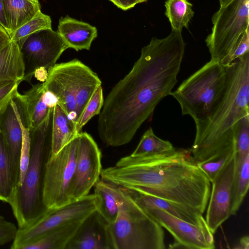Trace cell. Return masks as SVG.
Segmentation results:
<instances>
[{"label": "cell", "instance_id": "4dcf8cb0", "mask_svg": "<svg viewBox=\"0 0 249 249\" xmlns=\"http://www.w3.org/2000/svg\"><path fill=\"white\" fill-rule=\"evenodd\" d=\"M15 107L16 115L21 126L22 136L19 162V175L17 187L21 185L28 169L30 159L31 139L30 129L24 125L16 102Z\"/></svg>", "mask_w": 249, "mask_h": 249}, {"label": "cell", "instance_id": "484cf974", "mask_svg": "<svg viewBox=\"0 0 249 249\" xmlns=\"http://www.w3.org/2000/svg\"><path fill=\"white\" fill-rule=\"evenodd\" d=\"M15 188L9 155L0 128V201L9 204Z\"/></svg>", "mask_w": 249, "mask_h": 249}, {"label": "cell", "instance_id": "8992f818", "mask_svg": "<svg viewBox=\"0 0 249 249\" xmlns=\"http://www.w3.org/2000/svg\"><path fill=\"white\" fill-rule=\"evenodd\" d=\"M120 187L118 214L108 224L114 249H164L162 227Z\"/></svg>", "mask_w": 249, "mask_h": 249}, {"label": "cell", "instance_id": "f35d334b", "mask_svg": "<svg viewBox=\"0 0 249 249\" xmlns=\"http://www.w3.org/2000/svg\"><path fill=\"white\" fill-rule=\"evenodd\" d=\"M0 25L7 31V23L4 8V5L2 0H0Z\"/></svg>", "mask_w": 249, "mask_h": 249}, {"label": "cell", "instance_id": "e0dca14e", "mask_svg": "<svg viewBox=\"0 0 249 249\" xmlns=\"http://www.w3.org/2000/svg\"><path fill=\"white\" fill-rule=\"evenodd\" d=\"M12 100L0 113V128L2 132L11 163L16 187L19 175V162L22 136L21 126Z\"/></svg>", "mask_w": 249, "mask_h": 249}, {"label": "cell", "instance_id": "30bf717a", "mask_svg": "<svg viewBox=\"0 0 249 249\" xmlns=\"http://www.w3.org/2000/svg\"><path fill=\"white\" fill-rule=\"evenodd\" d=\"M95 211L93 194H89L61 207L50 209L45 215L31 226L18 229L10 248L21 249L23 246L36 241L66 224L84 220Z\"/></svg>", "mask_w": 249, "mask_h": 249}, {"label": "cell", "instance_id": "277c9868", "mask_svg": "<svg viewBox=\"0 0 249 249\" xmlns=\"http://www.w3.org/2000/svg\"><path fill=\"white\" fill-rule=\"evenodd\" d=\"M53 109L37 128L30 129V159L21 185L17 187L9 203L18 229L37 221L50 209L43 201V189L47 161L51 154Z\"/></svg>", "mask_w": 249, "mask_h": 249}, {"label": "cell", "instance_id": "8d00e7d4", "mask_svg": "<svg viewBox=\"0 0 249 249\" xmlns=\"http://www.w3.org/2000/svg\"><path fill=\"white\" fill-rule=\"evenodd\" d=\"M48 71L44 68L37 69L34 73V75L39 81L43 83L47 78Z\"/></svg>", "mask_w": 249, "mask_h": 249}, {"label": "cell", "instance_id": "9a60e30c", "mask_svg": "<svg viewBox=\"0 0 249 249\" xmlns=\"http://www.w3.org/2000/svg\"><path fill=\"white\" fill-rule=\"evenodd\" d=\"M108 224L95 211L83 220L66 249H114Z\"/></svg>", "mask_w": 249, "mask_h": 249}, {"label": "cell", "instance_id": "ac0fdd59", "mask_svg": "<svg viewBox=\"0 0 249 249\" xmlns=\"http://www.w3.org/2000/svg\"><path fill=\"white\" fill-rule=\"evenodd\" d=\"M123 188L138 205L155 207L189 223L207 226L203 213L196 209L154 196L134 188Z\"/></svg>", "mask_w": 249, "mask_h": 249}, {"label": "cell", "instance_id": "603a6c76", "mask_svg": "<svg viewBox=\"0 0 249 249\" xmlns=\"http://www.w3.org/2000/svg\"><path fill=\"white\" fill-rule=\"evenodd\" d=\"M7 23V32L11 36L22 25L41 11L40 4L31 0H2Z\"/></svg>", "mask_w": 249, "mask_h": 249}, {"label": "cell", "instance_id": "f546056e", "mask_svg": "<svg viewBox=\"0 0 249 249\" xmlns=\"http://www.w3.org/2000/svg\"><path fill=\"white\" fill-rule=\"evenodd\" d=\"M51 28L52 20L50 17L42 13L40 11L18 29L11 36V41L17 42L38 31Z\"/></svg>", "mask_w": 249, "mask_h": 249}, {"label": "cell", "instance_id": "d6986e66", "mask_svg": "<svg viewBox=\"0 0 249 249\" xmlns=\"http://www.w3.org/2000/svg\"><path fill=\"white\" fill-rule=\"evenodd\" d=\"M57 32L68 48L76 51L89 50L92 41L97 36L95 26L68 16L60 18Z\"/></svg>", "mask_w": 249, "mask_h": 249}, {"label": "cell", "instance_id": "3957f363", "mask_svg": "<svg viewBox=\"0 0 249 249\" xmlns=\"http://www.w3.org/2000/svg\"><path fill=\"white\" fill-rule=\"evenodd\" d=\"M224 89L211 113L196 124L190 149L197 163L213 157L223 136L239 120L249 115V53L225 66Z\"/></svg>", "mask_w": 249, "mask_h": 249}, {"label": "cell", "instance_id": "1f68e13d", "mask_svg": "<svg viewBox=\"0 0 249 249\" xmlns=\"http://www.w3.org/2000/svg\"><path fill=\"white\" fill-rule=\"evenodd\" d=\"M104 99L101 86L95 90L76 123V130L80 133L83 126L95 115H98L103 106Z\"/></svg>", "mask_w": 249, "mask_h": 249}, {"label": "cell", "instance_id": "52a82bcc", "mask_svg": "<svg viewBox=\"0 0 249 249\" xmlns=\"http://www.w3.org/2000/svg\"><path fill=\"white\" fill-rule=\"evenodd\" d=\"M225 66L210 60L185 80L170 95L179 103L183 115H189L195 124L206 119L225 88Z\"/></svg>", "mask_w": 249, "mask_h": 249}, {"label": "cell", "instance_id": "d590c367", "mask_svg": "<svg viewBox=\"0 0 249 249\" xmlns=\"http://www.w3.org/2000/svg\"><path fill=\"white\" fill-rule=\"evenodd\" d=\"M11 41L10 36L0 25V51Z\"/></svg>", "mask_w": 249, "mask_h": 249}, {"label": "cell", "instance_id": "ab89813d", "mask_svg": "<svg viewBox=\"0 0 249 249\" xmlns=\"http://www.w3.org/2000/svg\"><path fill=\"white\" fill-rule=\"evenodd\" d=\"M231 0H219L220 6H222L226 5Z\"/></svg>", "mask_w": 249, "mask_h": 249}, {"label": "cell", "instance_id": "ba28073f", "mask_svg": "<svg viewBox=\"0 0 249 249\" xmlns=\"http://www.w3.org/2000/svg\"><path fill=\"white\" fill-rule=\"evenodd\" d=\"M98 80L96 73L75 59L55 64L48 71L43 85L45 90L55 97L57 104L69 117L76 123V97L89 94Z\"/></svg>", "mask_w": 249, "mask_h": 249}, {"label": "cell", "instance_id": "5b68a950", "mask_svg": "<svg viewBox=\"0 0 249 249\" xmlns=\"http://www.w3.org/2000/svg\"><path fill=\"white\" fill-rule=\"evenodd\" d=\"M249 0H231L213 15L205 42L211 60L226 66L249 53Z\"/></svg>", "mask_w": 249, "mask_h": 249}, {"label": "cell", "instance_id": "cb8c5ba5", "mask_svg": "<svg viewBox=\"0 0 249 249\" xmlns=\"http://www.w3.org/2000/svg\"><path fill=\"white\" fill-rule=\"evenodd\" d=\"M249 186V153L243 156L235 154L230 204V214L235 215L248 192Z\"/></svg>", "mask_w": 249, "mask_h": 249}, {"label": "cell", "instance_id": "83f0119b", "mask_svg": "<svg viewBox=\"0 0 249 249\" xmlns=\"http://www.w3.org/2000/svg\"><path fill=\"white\" fill-rule=\"evenodd\" d=\"M175 148L170 142L158 137L152 128L149 127L144 133L137 147L130 155L139 157L159 154L172 151Z\"/></svg>", "mask_w": 249, "mask_h": 249}, {"label": "cell", "instance_id": "8fae6325", "mask_svg": "<svg viewBox=\"0 0 249 249\" xmlns=\"http://www.w3.org/2000/svg\"><path fill=\"white\" fill-rule=\"evenodd\" d=\"M17 43L24 64L23 81L29 83L37 69L44 68L48 71L68 49L59 34L52 28L38 31Z\"/></svg>", "mask_w": 249, "mask_h": 249}, {"label": "cell", "instance_id": "ffe728a7", "mask_svg": "<svg viewBox=\"0 0 249 249\" xmlns=\"http://www.w3.org/2000/svg\"><path fill=\"white\" fill-rule=\"evenodd\" d=\"M93 187L96 211L108 224L113 223L118 214L121 187L101 178Z\"/></svg>", "mask_w": 249, "mask_h": 249}, {"label": "cell", "instance_id": "7c38bea8", "mask_svg": "<svg viewBox=\"0 0 249 249\" xmlns=\"http://www.w3.org/2000/svg\"><path fill=\"white\" fill-rule=\"evenodd\" d=\"M149 216L167 230L174 238L171 249H213V234L208 226L193 224L158 208L139 205Z\"/></svg>", "mask_w": 249, "mask_h": 249}, {"label": "cell", "instance_id": "836d02e7", "mask_svg": "<svg viewBox=\"0 0 249 249\" xmlns=\"http://www.w3.org/2000/svg\"><path fill=\"white\" fill-rule=\"evenodd\" d=\"M18 229L16 225L0 215V246L14 240Z\"/></svg>", "mask_w": 249, "mask_h": 249}, {"label": "cell", "instance_id": "d6a6232c", "mask_svg": "<svg viewBox=\"0 0 249 249\" xmlns=\"http://www.w3.org/2000/svg\"><path fill=\"white\" fill-rule=\"evenodd\" d=\"M20 83L8 81L0 83V113L15 98Z\"/></svg>", "mask_w": 249, "mask_h": 249}, {"label": "cell", "instance_id": "f1b7e54d", "mask_svg": "<svg viewBox=\"0 0 249 249\" xmlns=\"http://www.w3.org/2000/svg\"><path fill=\"white\" fill-rule=\"evenodd\" d=\"M235 153L236 140L235 143L223 153L196 164L212 183L227 166Z\"/></svg>", "mask_w": 249, "mask_h": 249}, {"label": "cell", "instance_id": "b9f144b4", "mask_svg": "<svg viewBox=\"0 0 249 249\" xmlns=\"http://www.w3.org/2000/svg\"><path fill=\"white\" fill-rule=\"evenodd\" d=\"M32 1L37 4H40L38 0H31Z\"/></svg>", "mask_w": 249, "mask_h": 249}, {"label": "cell", "instance_id": "4fadbf2b", "mask_svg": "<svg viewBox=\"0 0 249 249\" xmlns=\"http://www.w3.org/2000/svg\"><path fill=\"white\" fill-rule=\"evenodd\" d=\"M101 152L96 142L88 133L79 134L75 165L71 184V202L89 194L100 178L102 170Z\"/></svg>", "mask_w": 249, "mask_h": 249}, {"label": "cell", "instance_id": "4316f807", "mask_svg": "<svg viewBox=\"0 0 249 249\" xmlns=\"http://www.w3.org/2000/svg\"><path fill=\"white\" fill-rule=\"evenodd\" d=\"M192 6L188 0H166L165 14L172 30L181 32L183 28H188L189 23L194 15Z\"/></svg>", "mask_w": 249, "mask_h": 249}, {"label": "cell", "instance_id": "6da1fadb", "mask_svg": "<svg viewBox=\"0 0 249 249\" xmlns=\"http://www.w3.org/2000/svg\"><path fill=\"white\" fill-rule=\"evenodd\" d=\"M185 44L181 32L153 37L141 50L130 71L111 89L98 120V132L107 146L130 142L160 102L178 82Z\"/></svg>", "mask_w": 249, "mask_h": 249}, {"label": "cell", "instance_id": "e575fe53", "mask_svg": "<svg viewBox=\"0 0 249 249\" xmlns=\"http://www.w3.org/2000/svg\"><path fill=\"white\" fill-rule=\"evenodd\" d=\"M118 8L127 10L134 7L137 4V0H109Z\"/></svg>", "mask_w": 249, "mask_h": 249}, {"label": "cell", "instance_id": "7402d4cb", "mask_svg": "<svg viewBox=\"0 0 249 249\" xmlns=\"http://www.w3.org/2000/svg\"><path fill=\"white\" fill-rule=\"evenodd\" d=\"M25 67L16 42L11 41L0 51V83L23 81Z\"/></svg>", "mask_w": 249, "mask_h": 249}, {"label": "cell", "instance_id": "7a4b0ae2", "mask_svg": "<svg viewBox=\"0 0 249 249\" xmlns=\"http://www.w3.org/2000/svg\"><path fill=\"white\" fill-rule=\"evenodd\" d=\"M100 178L178 203L203 214L211 182L195 161L190 149H176L139 157L127 156L102 169Z\"/></svg>", "mask_w": 249, "mask_h": 249}, {"label": "cell", "instance_id": "60d3db41", "mask_svg": "<svg viewBox=\"0 0 249 249\" xmlns=\"http://www.w3.org/2000/svg\"><path fill=\"white\" fill-rule=\"evenodd\" d=\"M147 0H137V4L146 1Z\"/></svg>", "mask_w": 249, "mask_h": 249}, {"label": "cell", "instance_id": "d4e9b609", "mask_svg": "<svg viewBox=\"0 0 249 249\" xmlns=\"http://www.w3.org/2000/svg\"><path fill=\"white\" fill-rule=\"evenodd\" d=\"M83 221L66 224L44 235L21 249H66Z\"/></svg>", "mask_w": 249, "mask_h": 249}, {"label": "cell", "instance_id": "9c48e42d", "mask_svg": "<svg viewBox=\"0 0 249 249\" xmlns=\"http://www.w3.org/2000/svg\"><path fill=\"white\" fill-rule=\"evenodd\" d=\"M78 140L79 134L55 155H51L47 161L43 201L49 209L58 208L71 202L70 190L74 173Z\"/></svg>", "mask_w": 249, "mask_h": 249}, {"label": "cell", "instance_id": "74e56055", "mask_svg": "<svg viewBox=\"0 0 249 249\" xmlns=\"http://www.w3.org/2000/svg\"><path fill=\"white\" fill-rule=\"evenodd\" d=\"M236 249H249V237L246 235L242 237L239 242L233 248Z\"/></svg>", "mask_w": 249, "mask_h": 249}, {"label": "cell", "instance_id": "5bb4252c", "mask_svg": "<svg viewBox=\"0 0 249 249\" xmlns=\"http://www.w3.org/2000/svg\"><path fill=\"white\" fill-rule=\"evenodd\" d=\"M235 154L212 182L205 220L213 234L231 216L230 204L235 167Z\"/></svg>", "mask_w": 249, "mask_h": 249}, {"label": "cell", "instance_id": "2e32d148", "mask_svg": "<svg viewBox=\"0 0 249 249\" xmlns=\"http://www.w3.org/2000/svg\"><path fill=\"white\" fill-rule=\"evenodd\" d=\"M45 92L43 83H37L23 94L18 92L14 99L24 125L30 129L40 125L53 109L46 101Z\"/></svg>", "mask_w": 249, "mask_h": 249}, {"label": "cell", "instance_id": "44dd1931", "mask_svg": "<svg viewBox=\"0 0 249 249\" xmlns=\"http://www.w3.org/2000/svg\"><path fill=\"white\" fill-rule=\"evenodd\" d=\"M78 134L76 123L69 117L61 106L56 104L53 112L51 155H55Z\"/></svg>", "mask_w": 249, "mask_h": 249}]
</instances>
